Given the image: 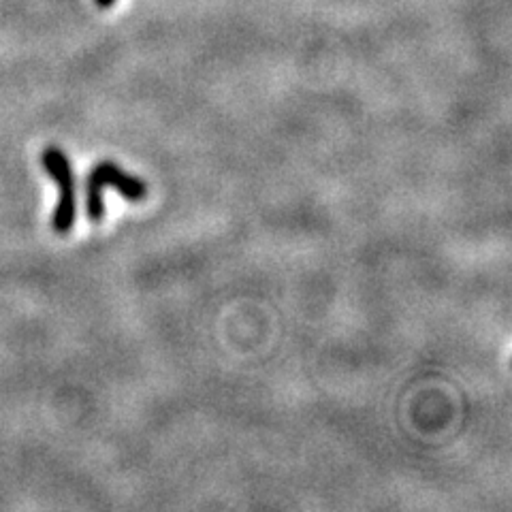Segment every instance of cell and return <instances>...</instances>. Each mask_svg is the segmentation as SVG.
<instances>
[{
	"label": "cell",
	"instance_id": "obj_1",
	"mask_svg": "<svg viewBox=\"0 0 512 512\" xmlns=\"http://www.w3.org/2000/svg\"><path fill=\"white\" fill-rule=\"evenodd\" d=\"M107 186L116 188L128 201H143L148 197L146 182L135 178V175H128L111 160H103L90 171L86 180V214L92 222H101L105 218L103 190Z\"/></svg>",
	"mask_w": 512,
	"mask_h": 512
},
{
	"label": "cell",
	"instance_id": "obj_2",
	"mask_svg": "<svg viewBox=\"0 0 512 512\" xmlns=\"http://www.w3.org/2000/svg\"><path fill=\"white\" fill-rule=\"evenodd\" d=\"M41 163L47 175L60 186L58 207L52 216V229L60 235L69 233L75 224L77 216V201H75V173L71 160L60 148L47 146L41 154Z\"/></svg>",
	"mask_w": 512,
	"mask_h": 512
},
{
	"label": "cell",
	"instance_id": "obj_3",
	"mask_svg": "<svg viewBox=\"0 0 512 512\" xmlns=\"http://www.w3.org/2000/svg\"><path fill=\"white\" fill-rule=\"evenodd\" d=\"M94 3H96V7H101V9H109L111 5L116 3V0H94Z\"/></svg>",
	"mask_w": 512,
	"mask_h": 512
}]
</instances>
